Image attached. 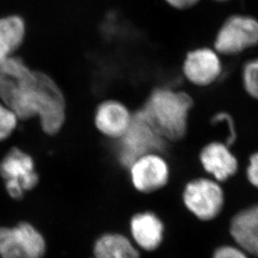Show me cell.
Here are the masks:
<instances>
[{
    "mask_svg": "<svg viewBox=\"0 0 258 258\" xmlns=\"http://www.w3.org/2000/svg\"><path fill=\"white\" fill-rule=\"evenodd\" d=\"M20 119L38 117L43 132L54 136L60 132L66 118V97L54 79L37 71V82L10 108Z\"/></svg>",
    "mask_w": 258,
    "mask_h": 258,
    "instance_id": "1",
    "label": "cell"
},
{
    "mask_svg": "<svg viewBox=\"0 0 258 258\" xmlns=\"http://www.w3.org/2000/svg\"><path fill=\"white\" fill-rule=\"evenodd\" d=\"M0 175L9 195L16 200L22 199L39 181L31 156L18 148L11 149L0 162Z\"/></svg>",
    "mask_w": 258,
    "mask_h": 258,
    "instance_id": "6",
    "label": "cell"
},
{
    "mask_svg": "<svg viewBox=\"0 0 258 258\" xmlns=\"http://www.w3.org/2000/svg\"><path fill=\"white\" fill-rule=\"evenodd\" d=\"M128 169L132 185L140 192H155L164 187L170 178L168 163L159 152L141 156Z\"/></svg>",
    "mask_w": 258,
    "mask_h": 258,
    "instance_id": "9",
    "label": "cell"
},
{
    "mask_svg": "<svg viewBox=\"0 0 258 258\" xmlns=\"http://www.w3.org/2000/svg\"><path fill=\"white\" fill-rule=\"evenodd\" d=\"M171 7L177 10H187L197 5L199 0H165Z\"/></svg>",
    "mask_w": 258,
    "mask_h": 258,
    "instance_id": "21",
    "label": "cell"
},
{
    "mask_svg": "<svg viewBox=\"0 0 258 258\" xmlns=\"http://www.w3.org/2000/svg\"><path fill=\"white\" fill-rule=\"evenodd\" d=\"M230 234L236 246L258 256V205L241 210L232 217Z\"/></svg>",
    "mask_w": 258,
    "mask_h": 258,
    "instance_id": "14",
    "label": "cell"
},
{
    "mask_svg": "<svg viewBox=\"0 0 258 258\" xmlns=\"http://www.w3.org/2000/svg\"><path fill=\"white\" fill-rule=\"evenodd\" d=\"M19 119L16 114L0 100V141L10 137L17 126Z\"/></svg>",
    "mask_w": 258,
    "mask_h": 258,
    "instance_id": "18",
    "label": "cell"
},
{
    "mask_svg": "<svg viewBox=\"0 0 258 258\" xmlns=\"http://www.w3.org/2000/svg\"><path fill=\"white\" fill-rule=\"evenodd\" d=\"M133 113L118 100H107L98 105L95 124L98 131L110 139L118 140L125 133L132 123Z\"/></svg>",
    "mask_w": 258,
    "mask_h": 258,
    "instance_id": "11",
    "label": "cell"
},
{
    "mask_svg": "<svg viewBox=\"0 0 258 258\" xmlns=\"http://www.w3.org/2000/svg\"><path fill=\"white\" fill-rule=\"evenodd\" d=\"M246 176L249 182L258 189V153L253 154L249 159Z\"/></svg>",
    "mask_w": 258,
    "mask_h": 258,
    "instance_id": "20",
    "label": "cell"
},
{
    "mask_svg": "<svg viewBox=\"0 0 258 258\" xmlns=\"http://www.w3.org/2000/svg\"><path fill=\"white\" fill-rule=\"evenodd\" d=\"M192 98L187 93L170 88H156L139 109L145 119L166 142L185 137Z\"/></svg>",
    "mask_w": 258,
    "mask_h": 258,
    "instance_id": "2",
    "label": "cell"
},
{
    "mask_svg": "<svg viewBox=\"0 0 258 258\" xmlns=\"http://www.w3.org/2000/svg\"><path fill=\"white\" fill-rule=\"evenodd\" d=\"M45 249L44 236L27 222L0 228L1 258H42Z\"/></svg>",
    "mask_w": 258,
    "mask_h": 258,
    "instance_id": "7",
    "label": "cell"
},
{
    "mask_svg": "<svg viewBox=\"0 0 258 258\" xmlns=\"http://www.w3.org/2000/svg\"><path fill=\"white\" fill-rule=\"evenodd\" d=\"M93 258H140V253L134 242L126 236L106 233L95 241Z\"/></svg>",
    "mask_w": 258,
    "mask_h": 258,
    "instance_id": "16",
    "label": "cell"
},
{
    "mask_svg": "<svg viewBox=\"0 0 258 258\" xmlns=\"http://www.w3.org/2000/svg\"><path fill=\"white\" fill-rule=\"evenodd\" d=\"M222 73L219 54L210 48H199L189 52L183 63V74L188 81L197 86L214 83Z\"/></svg>",
    "mask_w": 258,
    "mask_h": 258,
    "instance_id": "10",
    "label": "cell"
},
{
    "mask_svg": "<svg viewBox=\"0 0 258 258\" xmlns=\"http://www.w3.org/2000/svg\"><path fill=\"white\" fill-rule=\"evenodd\" d=\"M258 44V21L246 15H233L220 28L214 49L219 54L235 55Z\"/></svg>",
    "mask_w": 258,
    "mask_h": 258,
    "instance_id": "5",
    "label": "cell"
},
{
    "mask_svg": "<svg viewBox=\"0 0 258 258\" xmlns=\"http://www.w3.org/2000/svg\"><path fill=\"white\" fill-rule=\"evenodd\" d=\"M182 200L186 209L198 219L208 222L217 218L224 207V191L214 179L198 178L185 185Z\"/></svg>",
    "mask_w": 258,
    "mask_h": 258,
    "instance_id": "4",
    "label": "cell"
},
{
    "mask_svg": "<svg viewBox=\"0 0 258 258\" xmlns=\"http://www.w3.org/2000/svg\"><path fill=\"white\" fill-rule=\"evenodd\" d=\"M217 1H226V0H217Z\"/></svg>",
    "mask_w": 258,
    "mask_h": 258,
    "instance_id": "22",
    "label": "cell"
},
{
    "mask_svg": "<svg viewBox=\"0 0 258 258\" xmlns=\"http://www.w3.org/2000/svg\"><path fill=\"white\" fill-rule=\"evenodd\" d=\"M212 258H248V256L246 251L236 245H224L214 251Z\"/></svg>",
    "mask_w": 258,
    "mask_h": 258,
    "instance_id": "19",
    "label": "cell"
},
{
    "mask_svg": "<svg viewBox=\"0 0 258 258\" xmlns=\"http://www.w3.org/2000/svg\"><path fill=\"white\" fill-rule=\"evenodd\" d=\"M36 82L37 71L16 54L0 62V100L9 107Z\"/></svg>",
    "mask_w": 258,
    "mask_h": 258,
    "instance_id": "8",
    "label": "cell"
},
{
    "mask_svg": "<svg viewBox=\"0 0 258 258\" xmlns=\"http://www.w3.org/2000/svg\"><path fill=\"white\" fill-rule=\"evenodd\" d=\"M26 33V23L20 15L0 17V62L16 54L25 42Z\"/></svg>",
    "mask_w": 258,
    "mask_h": 258,
    "instance_id": "15",
    "label": "cell"
},
{
    "mask_svg": "<svg viewBox=\"0 0 258 258\" xmlns=\"http://www.w3.org/2000/svg\"><path fill=\"white\" fill-rule=\"evenodd\" d=\"M116 141L117 158L119 164L127 169L133 161L144 155L152 152L161 153L166 144L139 110L133 113L129 128Z\"/></svg>",
    "mask_w": 258,
    "mask_h": 258,
    "instance_id": "3",
    "label": "cell"
},
{
    "mask_svg": "<svg viewBox=\"0 0 258 258\" xmlns=\"http://www.w3.org/2000/svg\"><path fill=\"white\" fill-rule=\"evenodd\" d=\"M242 81L246 93L258 100V58L248 61L244 66Z\"/></svg>",
    "mask_w": 258,
    "mask_h": 258,
    "instance_id": "17",
    "label": "cell"
},
{
    "mask_svg": "<svg viewBox=\"0 0 258 258\" xmlns=\"http://www.w3.org/2000/svg\"><path fill=\"white\" fill-rule=\"evenodd\" d=\"M199 158L205 171L218 182L228 180L238 169L237 159L225 142L207 144L201 151Z\"/></svg>",
    "mask_w": 258,
    "mask_h": 258,
    "instance_id": "12",
    "label": "cell"
},
{
    "mask_svg": "<svg viewBox=\"0 0 258 258\" xmlns=\"http://www.w3.org/2000/svg\"><path fill=\"white\" fill-rule=\"evenodd\" d=\"M130 230L135 245L144 251H155L164 240L163 222L153 212H139L135 215L131 219Z\"/></svg>",
    "mask_w": 258,
    "mask_h": 258,
    "instance_id": "13",
    "label": "cell"
}]
</instances>
